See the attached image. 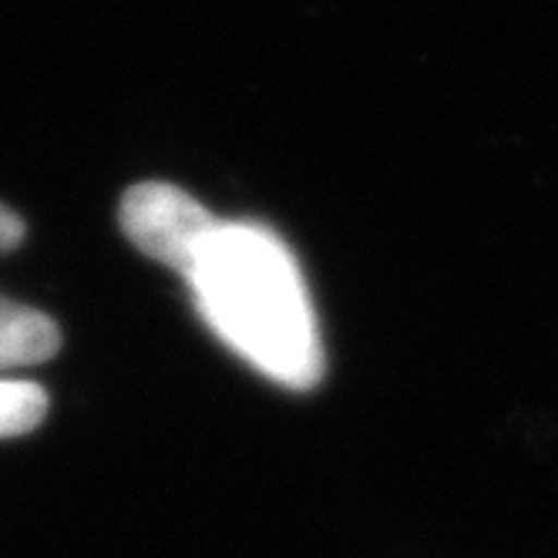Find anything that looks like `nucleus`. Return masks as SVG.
<instances>
[{
  "label": "nucleus",
  "instance_id": "1",
  "mask_svg": "<svg viewBox=\"0 0 558 558\" xmlns=\"http://www.w3.org/2000/svg\"><path fill=\"white\" fill-rule=\"evenodd\" d=\"M209 327L266 377L306 390L324 377V350L296 259L253 222H219L189 269Z\"/></svg>",
  "mask_w": 558,
  "mask_h": 558
},
{
  "label": "nucleus",
  "instance_id": "2",
  "mask_svg": "<svg viewBox=\"0 0 558 558\" xmlns=\"http://www.w3.org/2000/svg\"><path fill=\"white\" fill-rule=\"evenodd\" d=\"M118 219H122L132 246L182 276H189L198 250L206 246L209 232L219 226V219L206 206H198L189 192L169 182L132 185L122 198Z\"/></svg>",
  "mask_w": 558,
  "mask_h": 558
},
{
  "label": "nucleus",
  "instance_id": "3",
  "mask_svg": "<svg viewBox=\"0 0 558 558\" xmlns=\"http://www.w3.org/2000/svg\"><path fill=\"white\" fill-rule=\"evenodd\" d=\"M61 347V330L48 313L0 296V374L51 361Z\"/></svg>",
  "mask_w": 558,
  "mask_h": 558
},
{
  "label": "nucleus",
  "instance_id": "4",
  "mask_svg": "<svg viewBox=\"0 0 558 558\" xmlns=\"http://www.w3.org/2000/svg\"><path fill=\"white\" fill-rule=\"evenodd\" d=\"M48 414V393L31 380L0 377V441L34 430Z\"/></svg>",
  "mask_w": 558,
  "mask_h": 558
},
{
  "label": "nucleus",
  "instance_id": "5",
  "mask_svg": "<svg viewBox=\"0 0 558 558\" xmlns=\"http://www.w3.org/2000/svg\"><path fill=\"white\" fill-rule=\"evenodd\" d=\"M24 243V222L17 219L14 209L0 203V253H11Z\"/></svg>",
  "mask_w": 558,
  "mask_h": 558
}]
</instances>
